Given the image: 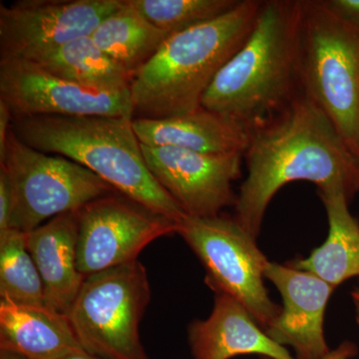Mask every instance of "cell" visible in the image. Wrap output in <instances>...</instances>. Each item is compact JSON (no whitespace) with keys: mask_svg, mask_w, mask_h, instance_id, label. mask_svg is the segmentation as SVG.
<instances>
[{"mask_svg":"<svg viewBox=\"0 0 359 359\" xmlns=\"http://www.w3.org/2000/svg\"><path fill=\"white\" fill-rule=\"evenodd\" d=\"M327 211L328 236L306 259L287 264L318 276L334 289L359 276V223L348 209V197L340 189L318 190Z\"/></svg>","mask_w":359,"mask_h":359,"instance_id":"obj_18","label":"cell"},{"mask_svg":"<svg viewBox=\"0 0 359 359\" xmlns=\"http://www.w3.org/2000/svg\"><path fill=\"white\" fill-rule=\"evenodd\" d=\"M13 204V193L11 180L6 170L0 167V231L9 229Z\"/></svg>","mask_w":359,"mask_h":359,"instance_id":"obj_24","label":"cell"},{"mask_svg":"<svg viewBox=\"0 0 359 359\" xmlns=\"http://www.w3.org/2000/svg\"><path fill=\"white\" fill-rule=\"evenodd\" d=\"M156 27L173 34L215 20L240 0H127Z\"/></svg>","mask_w":359,"mask_h":359,"instance_id":"obj_22","label":"cell"},{"mask_svg":"<svg viewBox=\"0 0 359 359\" xmlns=\"http://www.w3.org/2000/svg\"><path fill=\"white\" fill-rule=\"evenodd\" d=\"M299 78L302 95L330 118L359 161V29L321 0H302Z\"/></svg>","mask_w":359,"mask_h":359,"instance_id":"obj_5","label":"cell"},{"mask_svg":"<svg viewBox=\"0 0 359 359\" xmlns=\"http://www.w3.org/2000/svg\"><path fill=\"white\" fill-rule=\"evenodd\" d=\"M0 167L13 193L9 229L29 233L49 219L78 212L99 198L118 193L93 172L63 156L47 154L20 140L13 128Z\"/></svg>","mask_w":359,"mask_h":359,"instance_id":"obj_7","label":"cell"},{"mask_svg":"<svg viewBox=\"0 0 359 359\" xmlns=\"http://www.w3.org/2000/svg\"><path fill=\"white\" fill-rule=\"evenodd\" d=\"M54 76L100 89H130L133 75L120 67L90 36L25 59Z\"/></svg>","mask_w":359,"mask_h":359,"instance_id":"obj_20","label":"cell"},{"mask_svg":"<svg viewBox=\"0 0 359 359\" xmlns=\"http://www.w3.org/2000/svg\"><path fill=\"white\" fill-rule=\"evenodd\" d=\"M151 299L148 273L137 259L85 278L67 316L78 341L101 359H149L140 323Z\"/></svg>","mask_w":359,"mask_h":359,"instance_id":"obj_6","label":"cell"},{"mask_svg":"<svg viewBox=\"0 0 359 359\" xmlns=\"http://www.w3.org/2000/svg\"><path fill=\"white\" fill-rule=\"evenodd\" d=\"M302 0L262 2L252 32L219 71L202 107L250 131L283 112L301 94Z\"/></svg>","mask_w":359,"mask_h":359,"instance_id":"obj_2","label":"cell"},{"mask_svg":"<svg viewBox=\"0 0 359 359\" xmlns=\"http://www.w3.org/2000/svg\"><path fill=\"white\" fill-rule=\"evenodd\" d=\"M264 276L283 299L282 311L266 334L280 346L292 347L295 359H325L332 351L325 335V311L334 287L287 264L269 262Z\"/></svg>","mask_w":359,"mask_h":359,"instance_id":"obj_13","label":"cell"},{"mask_svg":"<svg viewBox=\"0 0 359 359\" xmlns=\"http://www.w3.org/2000/svg\"><path fill=\"white\" fill-rule=\"evenodd\" d=\"M351 295L354 304V309H355L356 323H358L359 327V289L353 290Z\"/></svg>","mask_w":359,"mask_h":359,"instance_id":"obj_28","label":"cell"},{"mask_svg":"<svg viewBox=\"0 0 359 359\" xmlns=\"http://www.w3.org/2000/svg\"><path fill=\"white\" fill-rule=\"evenodd\" d=\"M0 101L14 119L33 116H130V89H100L54 76L25 59H0Z\"/></svg>","mask_w":359,"mask_h":359,"instance_id":"obj_11","label":"cell"},{"mask_svg":"<svg viewBox=\"0 0 359 359\" xmlns=\"http://www.w3.org/2000/svg\"><path fill=\"white\" fill-rule=\"evenodd\" d=\"M0 349L29 359H59L83 348L66 314L0 299Z\"/></svg>","mask_w":359,"mask_h":359,"instance_id":"obj_17","label":"cell"},{"mask_svg":"<svg viewBox=\"0 0 359 359\" xmlns=\"http://www.w3.org/2000/svg\"><path fill=\"white\" fill-rule=\"evenodd\" d=\"M358 353V346L351 341L342 342L337 348L332 349L325 359H351Z\"/></svg>","mask_w":359,"mask_h":359,"instance_id":"obj_26","label":"cell"},{"mask_svg":"<svg viewBox=\"0 0 359 359\" xmlns=\"http://www.w3.org/2000/svg\"><path fill=\"white\" fill-rule=\"evenodd\" d=\"M125 0H20L0 6V59H28L90 36Z\"/></svg>","mask_w":359,"mask_h":359,"instance_id":"obj_10","label":"cell"},{"mask_svg":"<svg viewBox=\"0 0 359 359\" xmlns=\"http://www.w3.org/2000/svg\"><path fill=\"white\" fill-rule=\"evenodd\" d=\"M179 233L205 269V283L214 292L231 295L245 306L264 332L282 311L269 297L264 273L269 263L256 238L236 221L215 217L186 216Z\"/></svg>","mask_w":359,"mask_h":359,"instance_id":"obj_8","label":"cell"},{"mask_svg":"<svg viewBox=\"0 0 359 359\" xmlns=\"http://www.w3.org/2000/svg\"><path fill=\"white\" fill-rule=\"evenodd\" d=\"M59 359H101L96 358V356L92 355L85 351L84 349H80V351H73L67 355L63 356V358Z\"/></svg>","mask_w":359,"mask_h":359,"instance_id":"obj_27","label":"cell"},{"mask_svg":"<svg viewBox=\"0 0 359 359\" xmlns=\"http://www.w3.org/2000/svg\"><path fill=\"white\" fill-rule=\"evenodd\" d=\"M133 129L141 145L205 154H244L249 142L247 130L203 107L190 114L164 119L135 118Z\"/></svg>","mask_w":359,"mask_h":359,"instance_id":"obj_16","label":"cell"},{"mask_svg":"<svg viewBox=\"0 0 359 359\" xmlns=\"http://www.w3.org/2000/svg\"><path fill=\"white\" fill-rule=\"evenodd\" d=\"M77 240V212L59 215L25 233L43 285L45 306L66 316L85 280L78 269Z\"/></svg>","mask_w":359,"mask_h":359,"instance_id":"obj_15","label":"cell"},{"mask_svg":"<svg viewBox=\"0 0 359 359\" xmlns=\"http://www.w3.org/2000/svg\"><path fill=\"white\" fill-rule=\"evenodd\" d=\"M142 150L151 173L187 216H219L235 205L233 183L242 176L243 153L205 154L143 145Z\"/></svg>","mask_w":359,"mask_h":359,"instance_id":"obj_12","label":"cell"},{"mask_svg":"<svg viewBox=\"0 0 359 359\" xmlns=\"http://www.w3.org/2000/svg\"><path fill=\"white\" fill-rule=\"evenodd\" d=\"M244 160L248 176L233 218L256 238L269 203L292 182H311L318 190L340 189L349 200L359 192V161L334 123L302 93L280 114L249 131Z\"/></svg>","mask_w":359,"mask_h":359,"instance_id":"obj_1","label":"cell"},{"mask_svg":"<svg viewBox=\"0 0 359 359\" xmlns=\"http://www.w3.org/2000/svg\"><path fill=\"white\" fill-rule=\"evenodd\" d=\"M262 359H269V358H262Z\"/></svg>","mask_w":359,"mask_h":359,"instance_id":"obj_30","label":"cell"},{"mask_svg":"<svg viewBox=\"0 0 359 359\" xmlns=\"http://www.w3.org/2000/svg\"><path fill=\"white\" fill-rule=\"evenodd\" d=\"M240 0L229 13L170 35L130 86L133 117L164 119L190 114L219 71L245 43L261 9Z\"/></svg>","mask_w":359,"mask_h":359,"instance_id":"obj_3","label":"cell"},{"mask_svg":"<svg viewBox=\"0 0 359 359\" xmlns=\"http://www.w3.org/2000/svg\"><path fill=\"white\" fill-rule=\"evenodd\" d=\"M11 128L30 147L74 161L153 212L176 222L187 216L148 169L130 116H33Z\"/></svg>","mask_w":359,"mask_h":359,"instance_id":"obj_4","label":"cell"},{"mask_svg":"<svg viewBox=\"0 0 359 359\" xmlns=\"http://www.w3.org/2000/svg\"><path fill=\"white\" fill-rule=\"evenodd\" d=\"M321 2L335 18L359 29V0H321Z\"/></svg>","mask_w":359,"mask_h":359,"instance_id":"obj_23","label":"cell"},{"mask_svg":"<svg viewBox=\"0 0 359 359\" xmlns=\"http://www.w3.org/2000/svg\"><path fill=\"white\" fill-rule=\"evenodd\" d=\"M13 117L8 107L0 101V152L6 147L7 137L13 126Z\"/></svg>","mask_w":359,"mask_h":359,"instance_id":"obj_25","label":"cell"},{"mask_svg":"<svg viewBox=\"0 0 359 359\" xmlns=\"http://www.w3.org/2000/svg\"><path fill=\"white\" fill-rule=\"evenodd\" d=\"M193 359H231L257 354L263 358L295 359L259 327L250 311L231 295L215 292L209 318L188 327Z\"/></svg>","mask_w":359,"mask_h":359,"instance_id":"obj_14","label":"cell"},{"mask_svg":"<svg viewBox=\"0 0 359 359\" xmlns=\"http://www.w3.org/2000/svg\"><path fill=\"white\" fill-rule=\"evenodd\" d=\"M0 359H29L20 354L11 353V351H1L0 349Z\"/></svg>","mask_w":359,"mask_h":359,"instance_id":"obj_29","label":"cell"},{"mask_svg":"<svg viewBox=\"0 0 359 359\" xmlns=\"http://www.w3.org/2000/svg\"><path fill=\"white\" fill-rule=\"evenodd\" d=\"M0 297L25 306H44L43 285L25 243V233L0 231Z\"/></svg>","mask_w":359,"mask_h":359,"instance_id":"obj_21","label":"cell"},{"mask_svg":"<svg viewBox=\"0 0 359 359\" xmlns=\"http://www.w3.org/2000/svg\"><path fill=\"white\" fill-rule=\"evenodd\" d=\"M169 33L149 22L127 0L92 33L97 46L133 76L151 60Z\"/></svg>","mask_w":359,"mask_h":359,"instance_id":"obj_19","label":"cell"},{"mask_svg":"<svg viewBox=\"0 0 359 359\" xmlns=\"http://www.w3.org/2000/svg\"><path fill=\"white\" fill-rule=\"evenodd\" d=\"M77 215L78 269L85 278L137 261L151 243L178 231L179 222L120 193L89 203Z\"/></svg>","mask_w":359,"mask_h":359,"instance_id":"obj_9","label":"cell"}]
</instances>
